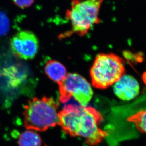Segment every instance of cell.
<instances>
[{"label": "cell", "mask_w": 146, "mask_h": 146, "mask_svg": "<svg viewBox=\"0 0 146 146\" xmlns=\"http://www.w3.org/2000/svg\"><path fill=\"white\" fill-rule=\"evenodd\" d=\"M10 29V22L7 16L0 13V36L7 34Z\"/></svg>", "instance_id": "cell-11"}, {"label": "cell", "mask_w": 146, "mask_h": 146, "mask_svg": "<svg viewBox=\"0 0 146 146\" xmlns=\"http://www.w3.org/2000/svg\"><path fill=\"white\" fill-rule=\"evenodd\" d=\"M19 146H41V137L37 132L27 130L19 135L18 139Z\"/></svg>", "instance_id": "cell-9"}, {"label": "cell", "mask_w": 146, "mask_h": 146, "mask_svg": "<svg viewBox=\"0 0 146 146\" xmlns=\"http://www.w3.org/2000/svg\"><path fill=\"white\" fill-rule=\"evenodd\" d=\"M11 47L17 57L26 60L32 59L38 50V40L32 32L21 31L11 39Z\"/></svg>", "instance_id": "cell-6"}, {"label": "cell", "mask_w": 146, "mask_h": 146, "mask_svg": "<svg viewBox=\"0 0 146 146\" xmlns=\"http://www.w3.org/2000/svg\"><path fill=\"white\" fill-rule=\"evenodd\" d=\"M113 85L114 94L123 101L133 99L139 94V84L134 77L130 75L123 74Z\"/></svg>", "instance_id": "cell-7"}, {"label": "cell", "mask_w": 146, "mask_h": 146, "mask_svg": "<svg viewBox=\"0 0 146 146\" xmlns=\"http://www.w3.org/2000/svg\"><path fill=\"white\" fill-rule=\"evenodd\" d=\"M59 120V125L65 133L83 138L88 145H97L108 135L99 128L103 117L92 107L80 105L69 106L60 112Z\"/></svg>", "instance_id": "cell-1"}, {"label": "cell", "mask_w": 146, "mask_h": 146, "mask_svg": "<svg viewBox=\"0 0 146 146\" xmlns=\"http://www.w3.org/2000/svg\"><path fill=\"white\" fill-rule=\"evenodd\" d=\"M128 121L133 123L140 132L146 134V109L131 115L128 118Z\"/></svg>", "instance_id": "cell-10"}, {"label": "cell", "mask_w": 146, "mask_h": 146, "mask_svg": "<svg viewBox=\"0 0 146 146\" xmlns=\"http://www.w3.org/2000/svg\"><path fill=\"white\" fill-rule=\"evenodd\" d=\"M104 0H72L70 7L65 16L70 21V34L79 36L87 34L93 27L99 23V14Z\"/></svg>", "instance_id": "cell-3"}, {"label": "cell", "mask_w": 146, "mask_h": 146, "mask_svg": "<svg viewBox=\"0 0 146 146\" xmlns=\"http://www.w3.org/2000/svg\"><path fill=\"white\" fill-rule=\"evenodd\" d=\"M58 105L52 98L43 97L29 101L23 112L27 130L43 132L59 124Z\"/></svg>", "instance_id": "cell-2"}, {"label": "cell", "mask_w": 146, "mask_h": 146, "mask_svg": "<svg viewBox=\"0 0 146 146\" xmlns=\"http://www.w3.org/2000/svg\"><path fill=\"white\" fill-rule=\"evenodd\" d=\"M44 72L51 80L60 84L66 77L67 73L66 68L57 61L49 59L44 66Z\"/></svg>", "instance_id": "cell-8"}, {"label": "cell", "mask_w": 146, "mask_h": 146, "mask_svg": "<svg viewBox=\"0 0 146 146\" xmlns=\"http://www.w3.org/2000/svg\"><path fill=\"white\" fill-rule=\"evenodd\" d=\"M142 78H143V80L144 82L145 83V84H146V72L144 73L142 76Z\"/></svg>", "instance_id": "cell-13"}, {"label": "cell", "mask_w": 146, "mask_h": 146, "mask_svg": "<svg viewBox=\"0 0 146 146\" xmlns=\"http://www.w3.org/2000/svg\"><path fill=\"white\" fill-rule=\"evenodd\" d=\"M60 101L66 103L72 98L83 107H86L93 95L91 84L80 74L70 73L59 84Z\"/></svg>", "instance_id": "cell-5"}, {"label": "cell", "mask_w": 146, "mask_h": 146, "mask_svg": "<svg viewBox=\"0 0 146 146\" xmlns=\"http://www.w3.org/2000/svg\"><path fill=\"white\" fill-rule=\"evenodd\" d=\"M124 61L114 54H98L90 69L93 86L106 89L114 84L124 74Z\"/></svg>", "instance_id": "cell-4"}, {"label": "cell", "mask_w": 146, "mask_h": 146, "mask_svg": "<svg viewBox=\"0 0 146 146\" xmlns=\"http://www.w3.org/2000/svg\"><path fill=\"white\" fill-rule=\"evenodd\" d=\"M35 0H13L16 5L21 9L29 8L32 5Z\"/></svg>", "instance_id": "cell-12"}]
</instances>
